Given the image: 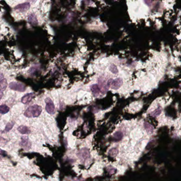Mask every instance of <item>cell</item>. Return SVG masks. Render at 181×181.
Returning a JSON list of instances; mask_svg holds the SVG:
<instances>
[{
	"label": "cell",
	"instance_id": "obj_1",
	"mask_svg": "<svg viewBox=\"0 0 181 181\" xmlns=\"http://www.w3.org/2000/svg\"><path fill=\"white\" fill-rule=\"evenodd\" d=\"M42 112V107L37 105L29 106L24 113V115L27 117H38Z\"/></svg>",
	"mask_w": 181,
	"mask_h": 181
},
{
	"label": "cell",
	"instance_id": "obj_2",
	"mask_svg": "<svg viewBox=\"0 0 181 181\" xmlns=\"http://www.w3.org/2000/svg\"><path fill=\"white\" fill-rule=\"evenodd\" d=\"M123 80L121 78H119L115 79H111L107 83V85L110 87L112 89H118L122 86Z\"/></svg>",
	"mask_w": 181,
	"mask_h": 181
},
{
	"label": "cell",
	"instance_id": "obj_3",
	"mask_svg": "<svg viewBox=\"0 0 181 181\" xmlns=\"http://www.w3.org/2000/svg\"><path fill=\"white\" fill-rule=\"evenodd\" d=\"M45 102L46 103L45 109H46V112L51 115L54 114L56 112V109H55V106L52 99L49 98H46L45 99Z\"/></svg>",
	"mask_w": 181,
	"mask_h": 181
},
{
	"label": "cell",
	"instance_id": "obj_4",
	"mask_svg": "<svg viewBox=\"0 0 181 181\" xmlns=\"http://www.w3.org/2000/svg\"><path fill=\"white\" fill-rule=\"evenodd\" d=\"M9 87L10 89L20 92H24L26 90V86L20 82H12L10 83Z\"/></svg>",
	"mask_w": 181,
	"mask_h": 181
},
{
	"label": "cell",
	"instance_id": "obj_5",
	"mask_svg": "<svg viewBox=\"0 0 181 181\" xmlns=\"http://www.w3.org/2000/svg\"><path fill=\"white\" fill-rule=\"evenodd\" d=\"M30 7V4L28 2H26L23 3L19 4L14 7V10L18 12H25L28 10Z\"/></svg>",
	"mask_w": 181,
	"mask_h": 181
},
{
	"label": "cell",
	"instance_id": "obj_6",
	"mask_svg": "<svg viewBox=\"0 0 181 181\" xmlns=\"http://www.w3.org/2000/svg\"><path fill=\"white\" fill-rule=\"evenodd\" d=\"M20 145L21 147H22L26 150H29L31 145L27 137H23L21 138V141L20 142Z\"/></svg>",
	"mask_w": 181,
	"mask_h": 181
},
{
	"label": "cell",
	"instance_id": "obj_7",
	"mask_svg": "<svg viewBox=\"0 0 181 181\" xmlns=\"http://www.w3.org/2000/svg\"><path fill=\"white\" fill-rule=\"evenodd\" d=\"M35 96V94L33 92L28 93L22 97V98L21 99V102L24 104H28L29 102H30L33 100V99L34 98Z\"/></svg>",
	"mask_w": 181,
	"mask_h": 181
},
{
	"label": "cell",
	"instance_id": "obj_8",
	"mask_svg": "<svg viewBox=\"0 0 181 181\" xmlns=\"http://www.w3.org/2000/svg\"><path fill=\"white\" fill-rule=\"evenodd\" d=\"M28 20L29 23L33 26H36L38 25V20L37 19L36 15L34 13H31L29 15Z\"/></svg>",
	"mask_w": 181,
	"mask_h": 181
},
{
	"label": "cell",
	"instance_id": "obj_9",
	"mask_svg": "<svg viewBox=\"0 0 181 181\" xmlns=\"http://www.w3.org/2000/svg\"><path fill=\"white\" fill-rule=\"evenodd\" d=\"M18 131L23 135H29L30 133V130L29 128L26 126H24V125L20 126L18 128Z\"/></svg>",
	"mask_w": 181,
	"mask_h": 181
},
{
	"label": "cell",
	"instance_id": "obj_10",
	"mask_svg": "<svg viewBox=\"0 0 181 181\" xmlns=\"http://www.w3.org/2000/svg\"><path fill=\"white\" fill-rule=\"evenodd\" d=\"M91 90L94 96L97 97L100 94V89L97 85H92L91 86Z\"/></svg>",
	"mask_w": 181,
	"mask_h": 181
},
{
	"label": "cell",
	"instance_id": "obj_11",
	"mask_svg": "<svg viewBox=\"0 0 181 181\" xmlns=\"http://www.w3.org/2000/svg\"><path fill=\"white\" fill-rule=\"evenodd\" d=\"M7 86H8L7 80L5 79H4L0 82V92H3L7 88Z\"/></svg>",
	"mask_w": 181,
	"mask_h": 181
},
{
	"label": "cell",
	"instance_id": "obj_12",
	"mask_svg": "<svg viewBox=\"0 0 181 181\" xmlns=\"http://www.w3.org/2000/svg\"><path fill=\"white\" fill-rule=\"evenodd\" d=\"M10 108L6 105H2L0 106V113L2 114H7L9 112Z\"/></svg>",
	"mask_w": 181,
	"mask_h": 181
},
{
	"label": "cell",
	"instance_id": "obj_13",
	"mask_svg": "<svg viewBox=\"0 0 181 181\" xmlns=\"http://www.w3.org/2000/svg\"><path fill=\"white\" fill-rule=\"evenodd\" d=\"M14 124V122H11L8 123L7 124V125H6V126H5L4 131H10V130L13 128Z\"/></svg>",
	"mask_w": 181,
	"mask_h": 181
},
{
	"label": "cell",
	"instance_id": "obj_14",
	"mask_svg": "<svg viewBox=\"0 0 181 181\" xmlns=\"http://www.w3.org/2000/svg\"><path fill=\"white\" fill-rule=\"evenodd\" d=\"M109 70L111 72H112L114 74H117L118 73V70L117 69L116 66L114 64H111L109 66Z\"/></svg>",
	"mask_w": 181,
	"mask_h": 181
},
{
	"label": "cell",
	"instance_id": "obj_15",
	"mask_svg": "<svg viewBox=\"0 0 181 181\" xmlns=\"http://www.w3.org/2000/svg\"><path fill=\"white\" fill-rule=\"evenodd\" d=\"M80 157H81L82 159H85L86 158H87L89 156V152L87 151V150H81V153H80Z\"/></svg>",
	"mask_w": 181,
	"mask_h": 181
},
{
	"label": "cell",
	"instance_id": "obj_16",
	"mask_svg": "<svg viewBox=\"0 0 181 181\" xmlns=\"http://www.w3.org/2000/svg\"><path fill=\"white\" fill-rule=\"evenodd\" d=\"M145 128L147 130V131L149 133H152V132H153V131H154L153 127L152 126V125L149 124L148 123H145Z\"/></svg>",
	"mask_w": 181,
	"mask_h": 181
},
{
	"label": "cell",
	"instance_id": "obj_17",
	"mask_svg": "<svg viewBox=\"0 0 181 181\" xmlns=\"http://www.w3.org/2000/svg\"><path fill=\"white\" fill-rule=\"evenodd\" d=\"M161 107H159L158 109H156L154 112H152L151 114L153 116H157L161 114Z\"/></svg>",
	"mask_w": 181,
	"mask_h": 181
},
{
	"label": "cell",
	"instance_id": "obj_18",
	"mask_svg": "<svg viewBox=\"0 0 181 181\" xmlns=\"http://www.w3.org/2000/svg\"><path fill=\"white\" fill-rule=\"evenodd\" d=\"M114 137H115L116 138L120 140V139L122 138V137H123V134H122L121 132H117L116 133H115Z\"/></svg>",
	"mask_w": 181,
	"mask_h": 181
},
{
	"label": "cell",
	"instance_id": "obj_19",
	"mask_svg": "<svg viewBox=\"0 0 181 181\" xmlns=\"http://www.w3.org/2000/svg\"><path fill=\"white\" fill-rule=\"evenodd\" d=\"M6 155H7L6 152L3 150L0 149V159L5 157L6 156Z\"/></svg>",
	"mask_w": 181,
	"mask_h": 181
},
{
	"label": "cell",
	"instance_id": "obj_20",
	"mask_svg": "<svg viewBox=\"0 0 181 181\" xmlns=\"http://www.w3.org/2000/svg\"><path fill=\"white\" fill-rule=\"evenodd\" d=\"M4 79V78L3 74H2V73H1V74H0V82H1L2 80H3Z\"/></svg>",
	"mask_w": 181,
	"mask_h": 181
},
{
	"label": "cell",
	"instance_id": "obj_21",
	"mask_svg": "<svg viewBox=\"0 0 181 181\" xmlns=\"http://www.w3.org/2000/svg\"><path fill=\"white\" fill-rule=\"evenodd\" d=\"M3 92H0V100H1V99L2 98V96L3 95Z\"/></svg>",
	"mask_w": 181,
	"mask_h": 181
}]
</instances>
